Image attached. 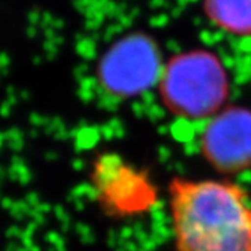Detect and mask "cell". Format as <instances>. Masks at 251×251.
Returning a JSON list of instances; mask_svg holds the SVG:
<instances>
[{
	"label": "cell",
	"mask_w": 251,
	"mask_h": 251,
	"mask_svg": "<svg viewBox=\"0 0 251 251\" xmlns=\"http://www.w3.org/2000/svg\"><path fill=\"white\" fill-rule=\"evenodd\" d=\"M168 201L176 251H251V196L243 186L173 177Z\"/></svg>",
	"instance_id": "6da1fadb"
},
{
	"label": "cell",
	"mask_w": 251,
	"mask_h": 251,
	"mask_svg": "<svg viewBox=\"0 0 251 251\" xmlns=\"http://www.w3.org/2000/svg\"><path fill=\"white\" fill-rule=\"evenodd\" d=\"M158 91L162 105L175 117L209 120L227 106L230 78L219 54L200 48L165 62Z\"/></svg>",
	"instance_id": "7a4b0ae2"
},
{
	"label": "cell",
	"mask_w": 251,
	"mask_h": 251,
	"mask_svg": "<svg viewBox=\"0 0 251 251\" xmlns=\"http://www.w3.org/2000/svg\"><path fill=\"white\" fill-rule=\"evenodd\" d=\"M163 66L156 39L135 31L117 38L105 49L97 63L95 78L108 97L126 100L158 87Z\"/></svg>",
	"instance_id": "3957f363"
},
{
	"label": "cell",
	"mask_w": 251,
	"mask_h": 251,
	"mask_svg": "<svg viewBox=\"0 0 251 251\" xmlns=\"http://www.w3.org/2000/svg\"><path fill=\"white\" fill-rule=\"evenodd\" d=\"M91 181L98 201L112 215H138L158 201V191L148 175L116 153L99 156L92 166Z\"/></svg>",
	"instance_id": "277c9868"
},
{
	"label": "cell",
	"mask_w": 251,
	"mask_h": 251,
	"mask_svg": "<svg viewBox=\"0 0 251 251\" xmlns=\"http://www.w3.org/2000/svg\"><path fill=\"white\" fill-rule=\"evenodd\" d=\"M200 144L205 161L221 173L251 169V109H222L208 120Z\"/></svg>",
	"instance_id": "5b68a950"
},
{
	"label": "cell",
	"mask_w": 251,
	"mask_h": 251,
	"mask_svg": "<svg viewBox=\"0 0 251 251\" xmlns=\"http://www.w3.org/2000/svg\"><path fill=\"white\" fill-rule=\"evenodd\" d=\"M206 20L227 35L251 36V0H202Z\"/></svg>",
	"instance_id": "8992f818"
}]
</instances>
